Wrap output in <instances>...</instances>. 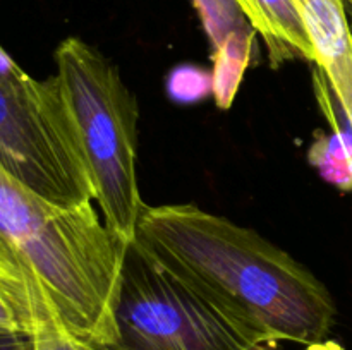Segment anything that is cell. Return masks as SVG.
I'll return each instance as SVG.
<instances>
[{"label": "cell", "instance_id": "1", "mask_svg": "<svg viewBox=\"0 0 352 350\" xmlns=\"http://www.w3.org/2000/svg\"><path fill=\"white\" fill-rule=\"evenodd\" d=\"M136 239L260 323L278 342L329 340L337 307L327 285L253 229L191 202L148 206Z\"/></svg>", "mask_w": 352, "mask_h": 350}, {"label": "cell", "instance_id": "2", "mask_svg": "<svg viewBox=\"0 0 352 350\" xmlns=\"http://www.w3.org/2000/svg\"><path fill=\"white\" fill-rule=\"evenodd\" d=\"M0 244L43 283L76 340L112 345L127 242L93 202L55 205L0 167Z\"/></svg>", "mask_w": 352, "mask_h": 350}, {"label": "cell", "instance_id": "3", "mask_svg": "<svg viewBox=\"0 0 352 350\" xmlns=\"http://www.w3.org/2000/svg\"><path fill=\"white\" fill-rule=\"evenodd\" d=\"M110 350H277L251 316L134 239L127 244Z\"/></svg>", "mask_w": 352, "mask_h": 350}, {"label": "cell", "instance_id": "4", "mask_svg": "<svg viewBox=\"0 0 352 350\" xmlns=\"http://www.w3.org/2000/svg\"><path fill=\"white\" fill-rule=\"evenodd\" d=\"M58 84L91 178L105 225L136 239L144 202L138 184V102L119 67L79 38L55 50Z\"/></svg>", "mask_w": 352, "mask_h": 350}, {"label": "cell", "instance_id": "5", "mask_svg": "<svg viewBox=\"0 0 352 350\" xmlns=\"http://www.w3.org/2000/svg\"><path fill=\"white\" fill-rule=\"evenodd\" d=\"M0 167L55 205L95 202L57 75L31 78L2 47Z\"/></svg>", "mask_w": 352, "mask_h": 350}, {"label": "cell", "instance_id": "6", "mask_svg": "<svg viewBox=\"0 0 352 350\" xmlns=\"http://www.w3.org/2000/svg\"><path fill=\"white\" fill-rule=\"evenodd\" d=\"M54 311L43 283L0 244V335L30 336L38 319Z\"/></svg>", "mask_w": 352, "mask_h": 350}, {"label": "cell", "instance_id": "7", "mask_svg": "<svg viewBox=\"0 0 352 350\" xmlns=\"http://www.w3.org/2000/svg\"><path fill=\"white\" fill-rule=\"evenodd\" d=\"M237 3L267 43L272 62L299 57L315 64V48L292 0H237Z\"/></svg>", "mask_w": 352, "mask_h": 350}, {"label": "cell", "instance_id": "8", "mask_svg": "<svg viewBox=\"0 0 352 350\" xmlns=\"http://www.w3.org/2000/svg\"><path fill=\"white\" fill-rule=\"evenodd\" d=\"M215 50L232 38L254 33L237 0H192Z\"/></svg>", "mask_w": 352, "mask_h": 350}, {"label": "cell", "instance_id": "9", "mask_svg": "<svg viewBox=\"0 0 352 350\" xmlns=\"http://www.w3.org/2000/svg\"><path fill=\"white\" fill-rule=\"evenodd\" d=\"M316 67L325 74L333 108L352 136V48Z\"/></svg>", "mask_w": 352, "mask_h": 350}, {"label": "cell", "instance_id": "10", "mask_svg": "<svg viewBox=\"0 0 352 350\" xmlns=\"http://www.w3.org/2000/svg\"><path fill=\"white\" fill-rule=\"evenodd\" d=\"M30 338L31 350H81V342L65 328L57 311L38 319Z\"/></svg>", "mask_w": 352, "mask_h": 350}, {"label": "cell", "instance_id": "11", "mask_svg": "<svg viewBox=\"0 0 352 350\" xmlns=\"http://www.w3.org/2000/svg\"><path fill=\"white\" fill-rule=\"evenodd\" d=\"M0 350H31L28 335H0Z\"/></svg>", "mask_w": 352, "mask_h": 350}, {"label": "cell", "instance_id": "12", "mask_svg": "<svg viewBox=\"0 0 352 350\" xmlns=\"http://www.w3.org/2000/svg\"><path fill=\"white\" fill-rule=\"evenodd\" d=\"M81 350H110V349L103 345H88V343H81Z\"/></svg>", "mask_w": 352, "mask_h": 350}, {"label": "cell", "instance_id": "13", "mask_svg": "<svg viewBox=\"0 0 352 350\" xmlns=\"http://www.w3.org/2000/svg\"><path fill=\"white\" fill-rule=\"evenodd\" d=\"M344 3H346V9H347V14H349V21L352 27V0H344Z\"/></svg>", "mask_w": 352, "mask_h": 350}]
</instances>
